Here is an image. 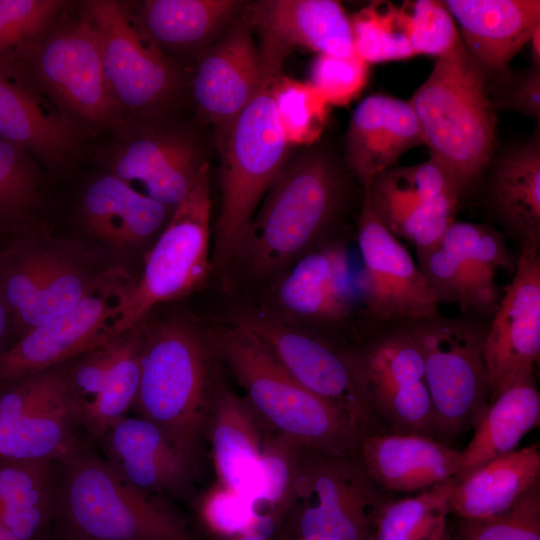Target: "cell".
<instances>
[{
	"label": "cell",
	"mask_w": 540,
	"mask_h": 540,
	"mask_svg": "<svg viewBox=\"0 0 540 540\" xmlns=\"http://www.w3.org/2000/svg\"><path fill=\"white\" fill-rule=\"evenodd\" d=\"M93 27L110 94L124 120L165 117L179 98V67L149 38L131 4L90 0L82 12Z\"/></svg>",
	"instance_id": "9c48e42d"
},
{
	"label": "cell",
	"mask_w": 540,
	"mask_h": 540,
	"mask_svg": "<svg viewBox=\"0 0 540 540\" xmlns=\"http://www.w3.org/2000/svg\"><path fill=\"white\" fill-rule=\"evenodd\" d=\"M494 109L515 111L535 120L540 118V68L532 67L502 80L491 98Z\"/></svg>",
	"instance_id": "681fc988"
},
{
	"label": "cell",
	"mask_w": 540,
	"mask_h": 540,
	"mask_svg": "<svg viewBox=\"0 0 540 540\" xmlns=\"http://www.w3.org/2000/svg\"><path fill=\"white\" fill-rule=\"evenodd\" d=\"M486 185L492 218L521 250L540 251V142L538 136L493 158Z\"/></svg>",
	"instance_id": "f546056e"
},
{
	"label": "cell",
	"mask_w": 540,
	"mask_h": 540,
	"mask_svg": "<svg viewBox=\"0 0 540 540\" xmlns=\"http://www.w3.org/2000/svg\"><path fill=\"white\" fill-rule=\"evenodd\" d=\"M406 34L414 55L441 57L459 42L456 22L444 1L405 2Z\"/></svg>",
	"instance_id": "bcb514c9"
},
{
	"label": "cell",
	"mask_w": 540,
	"mask_h": 540,
	"mask_svg": "<svg viewBox=\"0 0 540 540\" xmlns=\"http://www.w3.org/2000/svg\"><path fill=\"white\" fill-rule=\"evenodd\" d=\"M218 391L210 350L183 320L144 326L140 381L133 408L179 448L198 458Z\"/></svg>",
	"instance_id": "5b68a950"
},
{
	"label": "cell",
	"mask_w": 540,
	"mask_h": 540,
	"mask_svg": "<svg viewBox=\"0 0 540 540\" xmlns=\"http://www.w3.org/2000/svg\"><path fill=\"white\" fill-rule=\"evenodd\" d=\"M416 252L417 265L437 304H456L466 315L482 320L493 316L502 297L498 286L480 280L461 258L439 241Z\"/></svg>",
	"instance_id": "d590c367"
},
{
	"label": "cell",
	"mask_w": 540,
	"mask_h": 540,
	"mask_svg": "<svg viewBox=\"0 0 540 540\" xmlns=\"http://www.w3.org/2000/svg\"><path fill=\"white\" fill-rule=\"evenodd\" d=\"M420 350L433 410L444 441L474 427L489 400L488 323L470 315L407 322Z\"/></svg>",
	"instance_id": "30bf717a"
},
{
	"label": "cell",
	"mask_w": 540,
	"mask_h": 540,
	"mask_svg": "<svg viewBox=\"0 0 540 540\" xmlns=\"http://www.w3.org/2000/svg\"><path fill=\"white\" fill-rule=\"evenodd\" d=\"M467 51L488 74H504L540 25L539 0H445Z\"/></svg>",
	"instance_id": "83f0119b"
},
{
	"label": "cell",
	"mask_w": 540,
	"mask_h": 540,
	"mask_svg": "<svg viewBox=\"0 0 540 540\" xmlns=\"http://www.w3.org/2000/svg\"><path fill=\"white\" fill-rule=\"evenodd\" d=\"M253 32L241 11L197 57L192 98L199 114L219 128L246 107L268 78H274L264 74Z\"/></svg>",
	"instance_id": "603a6c76"
},
{
	"label": "cell",
	"mask_w": 540,
	"mask_h": 540,
	"mask_svg": "<svg viewBox=\"0 0 540 540\" xmlns=\"http://www.w3.org/2000/svg\"><path fill=\"white\" fill-rule=\"evenodd\" d=\"M98 444L118 476L147 494L181 496L194 479L198 458L139 415L120 418Z\"/></svg>",
	"instance_id": "d4e9b609"
},
{
	"label": "cell",
	"mask_w": 540,
	"mask_h": 540,
	"mask_svg": "<svg viewBox=\"0 0 540 540\" xmlns=\"http://www.w3.org/2000/svg\"><path fill=\"white\" fill-rule=\"evenodd\" d=\"M60 0H0V62L40 42L63 18Z\"/></svg>",
	"instance_id": "7bdbcfd3"
},
{
	"label": "cell",
	"mask_w": 540,
	"mask_h": 540,
	"mask_svg": "<svg viewBox=\"0 0 540 540\" xmlns=\"http://www.w3.org/2000/svg\"><path fill=\"white\" fill-rule=\"evenodd\" d=\"M209 175L205 164L148 252L139 279L119 284L111 337L140 325L154 306L181 298L206 280L210 269Z\"/></svg>",
	"instance_id": "ba28073f"
},
{
	"label": "cell",
	"mask_w": 540,
	"mask_h": 540,
	"mask_svg": "<svg viewBox=\"0 0 540 540\" xmlns=\"http://www.w3.org/2000/svg\"><path fill=\"white\" fill-rule=\"evenodd\" d=\"M173 209L108 172L89 182L79 202L84 229L118 252L147 241L165 225Z\"/></svg>",
	"instance_id": "f1b7e54d"
},
{
	"label": "cell",
	"mask_w": 540,
	"mask_h": 540,
	"mask_svg": "<svg viewBox=\"0 0 540 540\" xmlns=\"http://www.w3.org/2000/svg\"><path fill=\"white\" fill-rule=\"evenodd\" d=\"M301 449L283 434L266 436L249 496L262 515L275 520L287 511Z\"/></svg>",
	"instance_id": "ab89813d"
},
{
	"label": "cell",
	"mask_w": 540,
	"mask_h": 540,
	"mask_svg": "<svg viewBox=\"0 0 540 540\" xmlns=\"http://www.w3.org/2000/svg\"><path fill=\"white\" fill-rule=\"evenodd\" d=\"M64 365L0 389V461L58 462L87 447Z\"/></svg>",
	"instance_id": "5bb4252c"
},
{
	"label": "cell",
	"mask_w": 540,
	"mask_h": 540,
	"mask_svg": "<svg viewBox=\"0 0 540 540\" xmlns=\"http://www.w3.org/2000/svg\"><path fill=\"white\" fill-rule=\"evenodd\" d=\"M259 416L236 394L220 390L216 395L207 434L218 484L250 498L266 436Z\"/></svg>",
	"instance_id": "1f68e13d"
},
{
	"label": "cell",
	"mask_w": 540,
	"mask_h": 540,
	"mask_svg": "<svg viewBox=\"0 0 540 540\" xmlns=\"http://www.w3.org/2000/svg\"><path fill=\"white\" fill-rule=\"evenodd\" d=\"M55 540H194L158 498L121 479L84 447L56 462Z\"/></svg>",
	"instance_id": "7a4b0ae2"
},
{
	"label": "cell",
	"mask_w": 540,
	"mask_h": 540,
	"mask_svg": "<svg viewBox=\"0 0 540 540\" xmlns=\"http://www.w3.org/2000/svg\"><path fill=\"white\" fill-rule=\"evenodd\" d=\"M235 0H146L134 9L149 38L163 51L200 52L243 10Z\"/></svg>",
	"instance_id": "836d02e7"
},
{
	"label": "cell",
	"mask_w": 540,
	"mask_h": 540,
	"mask_svg": "<svg viewBox=\"0 0 540 540\" xmlns=\"http://www.w3.org/2000/svg\"><path fill=\"white\" fill-rule=\"evenodd\" d=\"M348 183L325 150H306L286 161L245 233L237 260L264 279L331 236L343 212Z\"/></svg>",
	"instance_id": "6da1fadb"
},
{
	"label": "cell",
	"mask_w": 540,
	"mask_h": 540,
	"mask_svg": "<svg viewBox=\"0 0 540 540\" xmlns=\"http://www.w3.org/2000/svg\"><path fill=\"white\" fill-rule=\"evenodd\" d=\"M346 352L377 432L417 434L446 443L407 323L381 326Z\"/></svg>",
	"instance_id": "7c38bea8"
},
{
	"label": "cell",
	"mask_w": 540,
	"mask_h": 540,
	"mask_svg": "<svg viewBox=\"0 0 540 540\" xmlns=\"http://www.w3.org/2000/svg\"><path fill=\"white\" fill-rule=\"evenodd\" d=\"M121 274L96 252L43 230L13 237L0 248V298L18 338Z\"/></svg>",
	"instance_id": "8992f818"
},
{
	"label": "cell",
	"mask_w": 540,
	"mask_h": 540,
	"mask_svg": "<svg viewBox=\"0 0 540 540\" xmlns=\"http://www.w3.org/2000/svg\"><path fill=\"white\" fill-rule=\"evenodd\" d=\"M274 299L288 315L318 325H344L356 313L367 320L363 267H354L346 242L336 236L295 261Z\"/></svg>",
	"instance_id": "d6986e66"
},
{
	"label": "cell",
	"mask_w": 540,
	"mask_h": 540,
	"mask_svg": "<svg viewBox=\"0 0 540 540\" xmlns=\"http://www.w3.org/2000/svg\"><path fill=\"white\" fill-rule=\"evenodd\" d=\"M422 144L419 123L409 100L372 94L352 114L346 136V160L365 190L376 176L396 166L406 151Z\"/></svg>",
	"instance_id": "4316f807"
},
{
	"label": "cell",
	"mask_w": 540,
	"mask_h": 540,
	"mask_svg": "<svg viewBox=\"0 0 540 540\" xmlns=\"http://www.w3.org/2000/svg\"><path fill=\"white\" fill-rule=\"evenodd\" d=\"M540 482V447L535 443L492 459L457 477L448 512L457 519H482L508 510Z\"/></svg>",
	"instance_id": "4dcf8cb0"
},
{
	"label": "cell",
	"mask_w": 540,
	"mask_h": 540,
	"mask_svg": "<svg viewBox=\"0 0 540 540\" xmlns=\"http://www.w3.org/2000/svg\"><path fill=\"white\" fill-rule=\"evenodd\" d=\"M311 81L330 106H345L366 87L369 64L355 53L340 57L318 55L311 66Z\"/></svg>",
	"instance_id": "7dc6e473"
},
{
	"label": "cell",
	"mask_w": 540,
	"mask_h": 540,
	"mask_svg": "<svg viewBox=\"0 0 540 540\" xmlns=\"http://www.w3.org/2000/svg\"><path fill=\"white\" fill-rule=\"evenodd\" d=\"M84 132L13 64L0 62V138L58 172L78 155Z\"/></svg>",
	"instance_id": "cb8c5ba5"
},
{
	"label": "cell",
	"mask_w": 540,
	"mask_h": 540,
	"mask_svg": "<svg viewBox=\"0 0 540 540\" xmlns=\"http://www.w3.org/2000/svg\"><path fill=\"white\" fill-rule=\"evenodd\" d=\"M540 423V392L535 375L509 383L492 397L461 451L457 477L518 448L522 438Z\"/></svg>",
	"instance_id": "d6a6232c"
},
{
	"label": "cell",
	"mask_w": 540,
	"mask_h": 540,
	"mask_svg": "<svg viewBox=\"0 0 540 540\" xmlns=\"http://www.w3.org/2000/svg\"><path fill=\"white\" fill-rule=\"evenodd\" d=\"M349 18L354 53L367 64L415 56L406 34L402 5L374 1Z\"/></svg>",
	"instance_id": "f35d334b"
},
{
	"label": "cell",
	"mask_w": 540,
	"mask_h": 540,
	"mask_svg": "<svg viewBox=\"0 0 540 540\" xmlns=\"http://www.w3.org/2000/svg\"><path fill=\"white\" fill-rule=\"evenodd\" d=\"M539 357L540 251L526 249L519 252L512 281L488 323L489 400L509 383L534 375Z\"/></svg>",
	"instance_id": "44dd1931"
},
{
	"label": "cell",
	"mask_w": 540,
	"mask_h": 540,
	"mask_svg": "<svg viewBox=\"0 0 540 540\" xmlns=\"http://www.w3.org/2000/svg\"><path fill=\"white\" fill-rule=\"evenodd\" d=\"M439 242L461 258L483 282L497 286L496 271L514 272L517 263L505 235L487 224L454 221Z\"/></svg>",
	"instance_id": "b9f144b4"
},
{
	"label": "cell",
	"mask_w": 540,
	"mask_h": 540,
	"mask_svg": "<svg viewBox=\"0 0 540 540\" xmlns=\"http://www.w3.org/2000/svg\"><path fill=\"white\" fill-rule=\"evenodd\" d=\"M456 477L417 495L390 500L380 511L373 540H427L448 517V502Z\"/></svg>",
	"instance_id": "74e56055"
},
{
	"label": "cell",
	"mask_w": 540,
	"mask_h": 540,
	"mask_svg": "<svg viewBox=\"0 0 540 540\" xmlns=\"http://www.w3.org/2000/svg\"><path fill=\"white\" fill-rule=\"evenodd\" d=\"M449 540H540V482L501 514L458 519Z\"/></svg>",
	"instance_id": "f6af8a7d"
},
{
	"label": "cell",
	"mask_w": 540,
	"mask_h": 540,
	"mask_svg": "<svg viewBox=\"0 0 540 540\" xmlns=\"http://www.w3.org/2000/svg\"><path fill=\"white\" fill-rule=\"evenodd\" d=\"M199 513L209 530L230 539L243 535L267 539L275 528V520L262 515L250 498L218 483L203 496Z\"/></svg>",
	"instance_id": "ee69618b"
},
{
	"label": "cell",
	"mask_w": 540,
	"mask_h": 540,
	"mask_svg": "<svg viewBox=\"0 0 540 540\" xmlns=\"http://www.w3.org/2000/svg\"><path fill=\"white\" fill-rule=\"evenodd\" d=\"M357 457L371 479L390 494L427 490L455 478L461 468V451L417 434H365Z\"/></svg>",
	"instance_id": "484cf974"
},
{
	"label": "cell",
	"mask_w": 540,
	"mask_h": 540,
	"mask_svg": "<svg viewBox=\"0 0 540 540\" xmlns=\"http://www.w3.org/2000/svg\"><path fill=\"white\" fill-rule=\"evenodd\" d=\"M529 42L533 66L540 68V25L534 30Z\"/></svg>",
	"instance_id": "816d5d0a"
},
{
	"label": "cell",
	"mask_w": 540,
	"mask_h": 540,
	"mask_svg": "<svg viewBox=\"0 0 540 540\" xmlns=\"http://www.w3.org/2000/svg\"><path fill=\"white\" fill-rule=\"evenodd\" d=\"M11 331H13L11 315L0 298V354L10 345L8 340Z\"/></svg>",
	"instance_id": "f907efd6"
},
{
	"label": "cell",
	"mask_w": 540,
	"mask_h": 540,
	"mask_svg": "<svg viewBox=\"0 0 540 540\" xmlns=\"http://www.w3.org/2000/svg\"><path fill=\"white\" fill-rule=\"evenodd\" d=\"M235 324L254 334L299 384L344 412L362 436L377 432L346 348L262 311L239 313Z\"/></svg>",
	"instance_id": "2e32d148"
},
{
	"label": "cell",
	"mask_w": 540,
	"mask_h": 540,
	"mask_svg": "<svg viewBox=\"0 0 540 540\" xmlns=\"http://www.w3.org/2000/svg\"><path fill=\"white\" fill-rule=\"evenodd\" d=\"M46 175L23 148L0 138V235L43 230Z\"/></svg>",
	"instance_id": "e575fe53"
},
{
	"label": "cell",
	"mask_w": 540,
	"mask_h": 540,
	"mask_svg": "<svg viewBox=\"0 0 540 540\" xmlns=\"http://www.w3.org/2000/svg\"><path fill=\"white\" fill-rule=\"evenodd\" d=\"M275 78H268L246 107L219 128L222 201L213 262L220 268L237 260L262 197L287 161L290 145L279 124L272 96Z\"/></svg>",
	"instance_id": "52a82bcc"
},
{
	"label": "cell",
	"mask_w": 540,
	"mask_h": 540,
	"mask_svg": "<svg viewBox=\"0 0 540 540\" xmlns=\"http://www.w3.org/2000/svg\"><path fill=\"white\" fill-rule=\"evenodd\" d=\"M7 63L85 132L113 131L124 121L105 80L97 35L83 13L62 18L40 42Z\"/></svg>",
	"instance_id": "8fae6325"
},
{
	"label": "cell",
	"mask_w": 540,
	"mask_h": 540,
	"mask_svg": "<svg viewBox=\"0 0 540 540\" xmlns=\"http://www.w3.org/2000/svg\"><path fill=\"white\" fill-rule=\"evenodd\" d=\"M272 96L289 145H312L320 138L330 105L314 85L278 76L272 83Z\"/></svg>",
	"instance_id": "60d3db41"
},
{
	"label": "cell",
	"mask_w": 540,
	"mask_h": 540,
	"mask_svg": "<svg viewBox=\"0 0 540 540\" xmlns=\"http://www.w3.org/2000/svg\"><path fill=\"white\" fill-rule=\"evenodd\" d=\"M164 118L124 120L99 156L108 173L140 182L147 196L174 208L207 162L197 137Z\"/></svg>",
	"instance_id": "9a60e30c"
},
{
	"label": "cell",
	"mask_w": 540,
	"mask_h": 540,
	"mask_svg": "<svg viewBox=\"0 0 540 540\" xmlns=\"http://www.w3.org/2000/svg\"><path fill=\"white\" fill-rule=\"evenodd\" d=\"M122 275L75 306L33 328L0 354V389L36 374L61 366L102 344L111 337L116 317V293Z\"/></svg>",
	"instance_id": "ffe728a7"
},
{
	"label": "cell",
	"mask_w": 540,
	"mask_h": 540,
	"mask_svg": "<svg viewBox=\"0 0 540 540\" xmlns=\"http://www.w3.org/2000/svg\"><path fill=\"white\" fill-rule=\"evenodd\" d=\"M0 540H21V539L0 520Z\"/></svg>",
	"instance_id": "db71d44e"
},
{
	"label": "cell",
	"mask_w": 540,
	"mask_h": 540,
	"mask_svg": "<svg viewBox=\"0 0 540 540\" xmlns=\"http://www.w3.org/2000/svg\"><path fill=\"white\" fill-rule=\"evenodd\" d=\"M144 322L126 331L121 353L102 390L82 404L81 422L86 437L99 443L108 429L133 408L139 387Z\"/></svg>",
	"instance_id": "8d00e7d4"
},
{
	"label": "cell",
	"mask_w": 540,
	"mask_h": 540,
	"mask_svg": "<svg viewBox=\"0 0 540 540\" xmlns=\"http://www.w3.org/2000/svg\"><path fill=\"white\" fill-rule=\"evenodd\" d=\"M244 16L261 36L263 71L278 76L292 47L318 55L354 54L350 18L334 0H261L245 7Z\"/></svg>",
	"instance_id": "7402d4cb"
},
{
	"label": "cell",
	"mask_w": 540,
	"mask_h": 540,
	"mask_svg": "<svg viewBox=\"0 0 540 540\" xmlns=\"http://www.w3.org/2000/svg\"><path fill=\"white\" fill-rule=\"evenodd\" d=\"M37 540H55V539H54L53 537L50 538V537H47V536L45 535V536H43L42 538L37 539Z\"/></svg>",
	"instance_id": "9f6ffc18"
},
{
	"label": "cell",
	"mask_w": 540,
	"mask_h": 540,
	"mask_svg": "<svg viewBox=\"0 0 540 540\" xmlns=\"http://www.w3.org/2000/svg\"><path fill=\"white\" fill-rule=\"evenodd\" d=\"M409 103L430 158L453 175L463 193L494 158L497 120L487 76L461 37L437 59Z\"/></svg>",
	"instance_id": "3957f363"
},
{
	"label": "cell",
	"mask_w": 540,
	"mask_h": 540,
	"mask_svg": "<svg viewBox=\"0 0 540 540\" xmlns=\"http://www.w3.org/2000/svg\"><path fill=\"white\" fill-rule=\"evenodd\" d=\"M462 190L453 175L429 158L410 166H394L364 190L385 228L416 251L436 244L456 221Z\"/></svg>",
	"instance_id": "e0dca14e"
},
{
	"label": "cell",
	"mask_w": 540,
	"mask_h": 540,
	"mask_svg": "<svg viewBox=\"0 0 540 540\" xmlns=\"http://www.w3.org/2000/svg\"><path fill=\"white\" fill-rule=\"evenodd\" d=\"M125 339L126 331L63 364L69 384L81 404L102 390Z\"/></svg>",
	"instance_id": "c3c4849f"
},
{
	"label": "cell",
	"mask_w": 540,
	"mask_h": 540,
	"mask_svg": "<svg viewBox=\"0 0 540 540\" xmlns=\"http://www.w3.org/2000/svg\"><path fill=\"white\" fill-rule=\"evenodd\" d=\"M357 245L370 332L439 314L437 301L417 263L379 221L365 195L357 222Z\"/></svg>",
	"instance_id": "ac0fdd59"
},
{
	"label": "cell",
	"mask_w": 540,
	"mask_h": 540,
	"mask_svg": "<svg viewBox=\"0 0 540 540\" xmlns=\"http://www.w3.org/2000/svg\"><path fill=\"white\" fill-rule=\"evenodd\" d=\"M216 350L259 418L304 448L356 455L362 433L341 410L299 384L249 330L235 324L216 339Z\"/></svg>",
	"instance_id": "277c9868"
},
{
	"label": "cell",
	"mask_w": 540,
	"mask_h": 540,
	"mask_svg": "<svg viewBox=\"0 0 540 540\" xmlns=\"http://www.w3.org/2000/svg\"><path fill=\"white\" fill-rule=\"evenodd\" d=\"M427 540H449L448 517L437 525Z\"/></svg>",
	"instance_id": "f5cc1de1"
},
{
	"label": "cell",
	"mask_w": 540,
	"mask_h": 540,
	"mask_svg": "<svg viewBox=\"0 0 540 540\" xmlns=\"http://www.w3.org/2000/svg\"><path fill=\"white\" fill-rule=\"evenodd\" d=\"M356 455L302 447L287 510L297 513V540H373L376 519L392 498Z\"/></svg>",
	"instance_id": "4fadbf2b"
},
{
	"label": "cell",
	"mask_w": 540,
	"mask_h": 540,
	"mask_svg": "<svg viewBox=\"0 0 540 540\" xmlns=\"http://www.w3.org/2000/svg\"><path fill=\"white\" fill-rule=\"evenodd\" d=\"M230 540H267V539L259 538V537H256V536L243 535V536L235 537V538L230 539Z\"/></svg>",
	"instance_id": "11a10c76"
}]
</instances>
